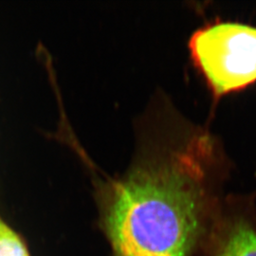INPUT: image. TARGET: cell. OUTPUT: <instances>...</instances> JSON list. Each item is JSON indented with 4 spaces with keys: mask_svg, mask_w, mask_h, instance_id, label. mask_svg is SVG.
<instances>
[{
    "mask_svg": "<svg viewBox=\"0 0 256 256\" xmlns=\"http://www.w3.org/2000/svg\"><path fill=\"white\" fill-rule=\"evenodd\" d=\"M208 138L198 136L96 183L112 256H198L221 210L209 182Z\"/></svg>",
    "mask_w": 256,
    "mask_h": 256,
    "instance_id": "obj_1",
    "label": "cell"
},
{
    "mask_svg": "<svg viewBox=\"0 0 256 256\" xmlns=\"http://www.w3.org/2000/svg\"><path fill=\"white\" fill-rule=\"evenodd\" d=\"M192 62L216 97L256 82V28L238 22H214L189 40Z\"/></svg>",
    "mask_w": 256,
    "mask_h": 256,
    "instance_id": "obj_2",
    "label": "cell"
},
{
    "mask_svg": "<svg viewBox=\"0 0 256 256\" xmlns=\"http://www.w3.org/2000/svg\"><path fill=\"white\" fill-rule=\"evenodd\" d=\"M202 256H256V227L239 212H220Z\"/></svg>",
    "mask_w": 256,
    "mask_h": 256,
    "instance_id": "obj_3",
    "label": "cell"
},
{
    "mask_svg": "<svg viewBox=\"0 0 256 256\" xmlns=\"http://www.w3.org/2000/svg\"><path fill=\"white\" fill-rule=\"evenodd\" d=\"M0 256H30L25 242L0 216Z\"/></svg>",
    "mask_w": 256,
    "mask_h": 256,
    "instance_id": "obj_4",
    "label": "cell"
}]
</instances>
